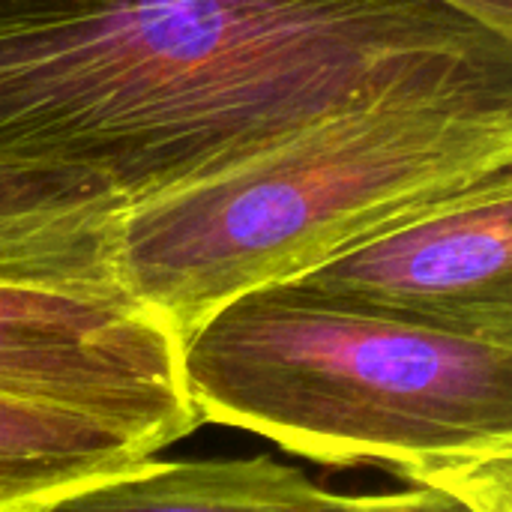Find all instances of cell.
<instances>
[{
  "label": "cell",
  "mask_w": 512,
  "mask_h": 512,
  "mask_svg": "<svg viewBox=\"0 0 512 512\" xmlns=\"http://www.w3.org/2000/svg\"><path fill=\"white\" fill-rule=\"evenodd\" d=\"M201 423L405 483L512 465V348L333 306L291 285L234 297L180 342Z\"/></svg>",
  "instance_id": "3957f363"
},
{
  "label": "cell",
  "mask_w": 512,
  "mask_h": 512,
  "mask_svg": "<svg viewBox=\"0 0 512 512\" xmlns=\"http://www.w3.org/2000/svg\"><path fill=\"white\" fill-rule=\"evenodd\" d=\"M153 456L147 441L117 426L0 402V512H39Z\"/></svg>",
  "instance_id": "ba28073f"
},
{
  "label": "cell",
  "mask_w": 512,
  "mask_h": 512,
  "mask_svg": "<svg viewBox=\"0 0 512 512\" xmlns=\"http://www.w3.org/2000/svg\"><path fill=\"white\" fill-rule=\"evenodd\" d=\"M339 495L273 456L147 459L123 474L63 495L39 512H345Z\"/></svg>",
  "instance_id": "52a82bcc"
},
{
  "label": "cell",
  "mask_w": 512,
  "mask_h": 512,
  "mask_svg": "<svg viewBox=\"0 0 512 512\" xmlns=\"http://www.w3.org/2000/svg\"><path fill=\"white\" fill-rule=\"evenodd\" d=\"M282 285L354 312L512 348V171Z\"/></svg>",
  "instance_id": "5b68a950"
},
{
  "label": "cell",
  "mask_w": 512,
  "mask_h": 512,
  "mask_svg": "<svg viewBox=\"0 0 512 512\" xmlns=\"http://www.w3.org/2000/svg\"><path fill=\"white\" fill-rule=\"evenodd\" d=\"M512 78L438 0H0V162L126 207L354 102Z\"/></svg>",
  "instance_id": "6da1fadb"
},
{
  "label": "cell",
  "mask_w": 512,
  "mask_h": 512,
  "mask_svg": "<svg viewBox=\"0 0 512 512\" xmlns=\"http://www.w3.org/2000/svg\"><path fill=\"white\" fill-rule=\"evenodd\" d=\"M345 512H512V465L453 480L408 483L402 492L354 495Z\"/></svg>",
  "instance_id": "9c48e42d"
},
{
  "label": "cell",
  "mask_w": 512,
  "mask_h": 512,
  "mask_svg": "<svg viewBox=\"0 0 512 512\" xmlns=\"http://www.w3.org/2000/svg\"><path fill=\"white\" fill-rule=\"evenodd\" d=\"M180 342L123 288L0 282V402L90 417L159 453L204 426Z\"/></svg>",
  "instance_id": "277c9868"
},
{
  "label": "cell",
  "mask_w": 512,
  "mask_h": 512,
  "mask_svg": "<svg viewBox=\"0 0 512 512\" xmlns=\"http://www.w3.org/2000/svg\"><path fill=\"white\" fill-rule=\"evenodd\" d=\"M123 207L87 177L0 162V282L120 288L114 246Z\"/></svg>",
  "instance_id": "8992f818"
},
{
  "label": "cell",
  "mask_w": 512,
  "mask_h": 512,
  "mask_svg": "<svg viewBox=\"0 0 512 512\" xmlns=\"http://www.w3.org/2000/svg\"><path fill=\"white\" fill-rule=\"evenodd\" d=\"M438 3L456 9L459 15L512 42V0H438Z\"/></svg>",
  "instance_id": "30bf717a"
},
{
  "label": "cell",
  "mask_w": 512,
  "mask_h": 512,
  "mask_svg": "<svg viewBox=\"0 0 512 512\" xmlns=\"http://www.w3.org/2000/svg\"><path fill=\"white\" fill-rule=\"evenodd\" d=\"M512 171V78L414 84L123 207L117 285L180 339L240 294Z\"/></svg>",
  "instance_id": "7a4b0ae2"
}]
</instances>
